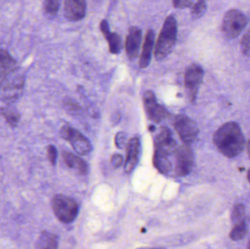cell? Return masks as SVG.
I'll return each mask as SVG.
<instances>
[{
  "label": "cell",
  "instance_id": "1",
  "mask_svg": "<svg viewBox=\"0 0 250 249\" xmlns=\"http://www.w3.org/2000/svg\"><path fill=\"white\" fill-rule=\"evenodd\" d=\"M217 150L228 158H233L245 149V138L239 124L229 121L222 125L213 136Z\"/></svg>",
  "mask_w": 250,
  "mask_h": 249
},
{
  "label": "cell",
  "instance_id": "2",
  "mask_svg": "<svg viewBox=\"0 0 250 249\" xmlns=\"http://www.w3.org/2000/svg\"><path fill=\"white\" fill-rule=\"evenodd\" d=\"M24 86V73L18 67L0 79V101L8 105L16 103L23 95Z\"/></svg>",
  "mask_w": 250,
  "mask_h": 249
},
{
  "label": "cell",
  "instance_id": "3",
  "mask_svg": "<svg viewBox=\"0 0 250 249\" xmlns=\"http://www.w3.org/2000/svg\"><path fill=\"white\" fill-rule=\"evenodd\" d=\"M177 22L174 16L172 15L167 16L156 43L154 50L156 59H163L171 53L177 41Z\"/></svg>",
  "mask_w": 250,
  "mask_h": 249
},
{
  "label": "cell",
  "instance_id": "4",
  "mask_svg": "<svg viewBox=\"0 0 250 249\" xmlns=\"http://www.w3.org/2000/svg\"><path fill=\"white\" fill-rule=\"evenodd\" d=\"M51 206L56 217L62 223H71L79 213V206L76 200L67 196L62 194L54 196Z\"/></svg>",
  "mask_w": 250,
  "mask_h": 249
},
{
  "label": "cell",
  "instance_id": "5",
  "mask_svg": "<svg viewBox=\"0 0 250 249\" xmlns=\"http://www.w3.org/2000/svg\"><path fill=\"white\" fill-rule=\"evenodd\" d=\"M248 19L245 15L236 9L226 12L222 23V31L229 39L237 38L246 27Z\"/></svg>",
  "mask_w": 250,
  "mask_h": 249
},
{
  "label": "cell",
  "instance_id": "6",
  "mask_svg": "<svg viewBox=\"0 0 250 249\" xmlns=\"http://www.w3.org/2000/svg\"><path fill=\"white\" fill-rule=\"evenodd\" d=\"M60 137L70 142L75 152L79 155H87L92 151V145L89 140L76 129L68 124L63 126L60 130Z\"/></svg>",
  "mask_w": 250,
  "mask_h": 249
},
{
  "label": "cell",
  "instance_id": "7",
  "mask_svg": "<svg viewBox=\"0 0 250 249\" xmlns=\"http://www.w3.org/2000/svg\"><path fill=\"white\" fill-rule=\"evenodd\" d=\"M204 76V69L198 64H191L185 72V89L188 99L191 102H195L196 99Z\"/></svg>",
  "mask_w": 250,
  "mask_h": 249
},
{
  "label": "cell",
  "instance_id": "8",
  "mask_svg": "<svg viewBox=\"0 0 250 249\" xmlns=\"http://www.w3.org/2000/svg\"><path fill=\"white\" fill-rule=\"evenodd\" d=\"M175 165L173 172L177 176L188 175L194 165V154L189 145L184 144L178 147L174 153Z\"/></svg>",
  "mask_w": 250,
  "mask_h": 249
},
{
  "label": "cell",
  "instance_id": "9",
  "mask_svg": "<svg viewBox=\"0 0 250 249\" xmlns=\"http://www.w3.org/2000/svg\"><path fill=\"white\" fill-rule=\"evenodd\" d=\"M174 127L185 144L189 145L193 143L199 134V130L196 123L185 115H179L176 117Z\"/></svg>",
  "mask_w": 250,
  "mask_h": 249
},
{
  "label": "cell",
  "instance_id": "10",
  "mask_svg": "<svg viewBox=\"0 0 250 249\" xmlns=\"http://www.w3.org/2000/svg\"><path fill=\"white\" fill-rule=\"evenodd\" d=\"M144 104L148 118L159 124L168 116L169 113L157 102L154 92L147 91L144 95Z\"/></svg>",
  "mask_w": 250,
  "mask_h": 249
},
{
  "label": "cell",
  "instance_id": "11",
  "mask_svg": "<svg viewBox=\"0 0 250 249\" xmlns=\"http://www.w3.org/2000/svg\"><path fill=\"white\" fill-rule=\"evenodd\" d=\"M154 152L170 156L174 154L178 149L177 143L173 137L170 129L162 127L161 131L154 140Z\"/></svg>",
  "mask_w": 250,
  "mask_h": 249
},
{
  "label": "cell",
  "instance_id": "12",
  "mask_svg": "<svg viewBox=\"0 0 250 249\" xmlns=\"http://www.w3.org/2000/svg\"><path fill=\"white\" fill-rule=\"evenodd\" d=\"M142 42V31L136 26L129 28V33L125 42L126 56L130 60H134L138 57L140 48Z\"/></svg>",
  "mask_w": 250,
  "mask_h": 249
},
{
  "label": "cell",
  "instance_id": "13",
  "mask_svg": "<svg viewBox=\"0 0 250 249\" xmlns=\"http://www.w3.org/2000/svg\"><path fill=\"white\" fill-rule=\"evenodd\" d=\"M141 144L139 136L136 135L129 140L126 149V157L125 164V171L129 173L135 169L139 160Z\"/></svg>",
  "mask_w": 250,
  "mask_h": 249
},
{
  "label": "cell",
  "instance_id": "14",
  "mask_svg": "<svg viewBox=\"0 0 250 249\" xmlns=\"http://www.w3.org/2000/svg\"><path fill=\"white\" fill-rule=\"evenodd\" d=\"M86 2L83 0H67L64 1V14L70 21L82 20L86 16Z\"/></svg>",
  "mask_w": 250,
  "mask_h": 249
},
{
  "label": "cell",
  "instance_id": "15",
  "mask_svg": "<svg viewBox=\"0 0 250 249\" xmlns=\"http://www.w3.org/2000/svg\"><path fill=\"white\" fill-rule=\"evenodd\" d=\"M101 31L106 39L111 54H118L123 48V42L120 35L115 32H111L109 25L106 20L101 22Z\"/></svg>",
  "mask_w": 250,
  "mask_h": 249
},
{
  "label": "cell",
  "instance_id": "16",
  "mask_svg": "<svg viewBox=\"0 0 250 249\" xmlns=\"http://www.w3.org/2000/svg\"><path fill=\"white\" fill-rule=\"evenodd\" d=\"M155 33L152 29L147 31L146 34L143 51L140 58L139 66L141 69H146L151 62V55L154 49Z\"/></svg>",
  "mask_w": 250,
  "mask_h": 249
},
{
  "label": "cell",
  "instance_id": "17",
  "mask_svg": "<svg viewBox=\"0 0 250 249\" xmlns=\"http://www.w3.org/2000/svg\"><path fill=\"white\" fill-rule=\"evenodd\" d=\"M63 160L68 168L76 170L82 175H86L89 172V165L83 159L70 152L62 153Z\"/></svg>",
  "mask_w": 250,
  "mask_h": 249
},
{
  "label": "cell",
  "instance_id": "18",
  "mask_svg": "<svg viewBox=\"0 0 250 249\" xmlns=\"http://www.w3.org/2000/svg\"><path fill=\"white\" fill-rule=\"evenodd\" d=\"M17 61L8 51L0 48V79L18 68Z\"/></svg>",
  "mask_w": 250,
  "mask_h": 249
},
{
  "label": "cell",
  "instance_id": "19",
  "mask_svg": "<svg viewBox=\"0 0 250 249\" xmlns=\"http://www.w3.org/2000/svg\"><path fill=\"white\" fill-rule=\"evenodd\" d=\"M153 163L156 169L161 173L170 175L173 172L174 167H173V162L170 160V156L154 152Z\"/></svg>",
  "mask_w": 250,
  "mask_h": 249
},
{
  "label": "cell",
  "instance_id": "20",
  "mask_svg": "<svg viewBox=\"0 0 250 249\" xmlns=\"http://www.w3.org/2000/svg\"><path fill=\"white\" fill-rule=\"evenodd\" d=\"M59 238L55 234L44 231L37 241V249H58Z\"/></svg>",
  "mask_w": 250,
  "mask_h": 249
},
{
  "label": "cell",
  "instance_id": "21",
  "mask_svg": "<svg viewBox=\"0 0 250 249\" xmlns=\"http://www.w3.org/2000/svg\"><path fill=\"white\" fill-rule=\"evenodd\" d=\"M0 115L4 117L7 124L12 127H17L20 121V114L13 105H7L0 108Z\"/></svg>",
  "mask_w": 250,
  "mask_h": 249
},
{
  "label": "cell",
  "instance_id": "22",
  "mask_svg": "<svg viewBox=\"0 0 250 249\" xmlns=\"http://www.w3.org/2000/svg\"><path fill=\"white\" fill-rule=\"evenodd\" d=\"M230 219L233 226L245 223V207L242 204H237L233 208L230 214Z\"/></svg>",
  "mask_w": 250,
  "mask_h": 249
},
{
  "label": "cell",
  "instance_id": "23",
  "mask_svg": "<svg viewBox=\"0 0 250 249\" xmlns=\"http://www.w3.org/2000/svg\"><path fill=\"white\" fill-rule=\"evenodd\" d=\"M60 1L58 0H46L42 4L43 12L47 17L53 18L58 13Z\"/></svg>",
  "mask_w": 250,
  "mask_h": 249
},
{
  "label": "cell",
  "instance_id": "24",
  "mask_svg": "<svg viewBox=\"0 0 250 249\" xmlns=\"http://www.w3.org/2000/svg\"><path fill=\"white\" fill-rule=\"evenodd\" d=\"M248 233V226L246 222L241 225L233 226L230 233V238L232 241H238L243 239L244 237Z\"/></svg>",
  "mask_w": 250,
  "mask_h": 249
},
{
  "label": "cell",
  "instance_id": "25",
  "mask_svg": "<svg viewBox=\"0 0 250 249\" xmlns=\"http://www.w3.org/2000/svg\"><path fill=\"white\" fill-rule=\"evenodd\" d=\"M207 2L204 1H197L195 4H193L191 10V14L192 17L200 18L205 13L207 10Z\"/></svg>",
  "mask_w": 250,
  "mask_h": 249
},
{
  "label": "cell",
  "instance_id": "26",
  "mask_svg": "<svg viewBox=\"0 0 250 249\" xmlns=\"http://www.w3.org/2000/svg\"><path fill=\"white\" fill-rule=\"evenodd\" d=\"M240 46L242 54L246 57H250V28L242 37Z\"/></svg>",
  "mask_w": 250,
  "mask_h": 249
},
{
  "label": "cell",
  "instance_id": "27",
  "mask_svg": "<svg viewBox=\"0 0 250 249\" xmlns=\"http://www.w3.org/2000/svg\"><path fill=\"white\" fill-rule=\"evenodd\" d=\"M47 155H48V159L50 163L52 165H56L57 160V148L52 145H50L47 148Z\"/></svg>",
  "mask_w": 250,
  "mask_h": 249
},
{
  "label": "cell",
  "instance_id": "28",
  "mask_svg": "<svg viewBox=\"0 0 250 249\" xmlns=\"http://www.w3.org/2000/svg\"><path fill=\"white\" fill-rule=\"evenodd\" d=\"M126 143V135L123 132L117 133L115 137V144L119 149H123Z\"/></svg>",
  "mask_w": 250,
  "mask_h": 249
},
{
  "label": "cell",
  "instance_id": "29",
  "mask_svg": "<svg viewBox=\"0 0 250 249\" xmlns=\"http://www.w3.org/2000/svg\"><path fill=\"white\" fill-rule=\"evenodd\" d=\"M173 4L175 8L184 9L192 7L194 3L193 1H188V0H175L173 1Z\"/></svg>",
  "mask_w": 250,
  "mask_h": 249
},
{
  "label": "cell",
  "instance_id": "30",
  "mask_svg": "<svg viewBox=\"0 0 250 249\" xmlns=\"http://www.w3.org/2000/svg\"><path fill=\"white\" fill-rule=\"evenodd\" d=\"M111 165H112L114 168H120L123 163V156L120 154H117H117L113 155L112 157H111Z\"/></svg>",
  "mask_w": 250,
  "mask_h": 249
},
{
  "label": "cell",
  "instance_id": "31",
  "mask_svg": "<svg viewBox=\"0 0 250 249\" xmlns=\"http://www.w3.org/2000/svg\"><path fill=\"white\" fill-rule=\"evenodd\" d=\"M247 152H248V156H249L250 159V138L248 140V145H247Z\"/></svg>",
  "mask_w": 250,
  "mask_h": 249
},
{
  "label": "cell",
  "instance_id": "32",
  "mask_svg": "<svg viewBox=\"0 0 250 249\" xmlns=\"http://www.w3.org/2000/svg\"><path fill=\"white\" fill-rule=\"evenodd\" d=\"M148 130H149V131L151 132L154 131V130H155V127H154V126H151Z\"/></svg>",
  "mask_w": 250,
  "mask_h": 249
},
{
  "label": "cell",
  "instance_id": "33",
  "mask_svg": "<svg viewBox=\"0 0 250 249\" xmlns=\"http://www.w3.org/2000/svg\"><path fill=\"white\" fill-rule=\"evenodd\" d=\"M248 181H249V182L250 184V169L249 170V171H248Z\"/></svg>",
  "mask_w": 250,
  "mask_h": 249
},
{
  "label": "cell",
  "instance_id": "34",
  "mask_svg": "<svg viewBox=\"0 0 250 249\" xmlns=\"http://www.w3.org/2000/svg\"><path fill=\"white\" fill-rule=\"evenodd\" d=\"M166 249L165 248H143V249Z\"/></svg>",
  "mask_w": 250,
  "mask_h": 249
},
{
  "label": "cell",
  "instance_id": "35",
  "mask_svg": "<svg viewBox=\"0 0 250 249\" xmlns=\"http://www.w3.org/2000/svg\"><path fill=\"white\" fill-rule=\"evenodd\" d=\"M248 249H250V239L249 242H248Z\"/></svg>",
  "mask_w": 250,
  "mask_h": 249
}]
</instances>
